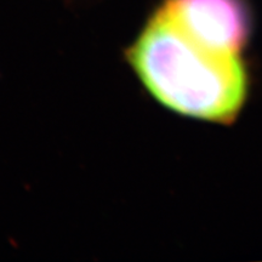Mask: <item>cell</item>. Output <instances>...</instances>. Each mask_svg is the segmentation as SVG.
<instances>
[{
	"instance_id": "1",
	"label": "cell",
	"mask_w": 262,
	"mask_h": 262,
	"mask_svg": "<svg viewBox=\"0 0 262 262\" xmlns=\"http://www.w3.org/2000/svg\"><path fill=\"white\" fill-rule=\"evenodd\" d=\"M126 57L149 93L183 116L229 123L243 107L248 75L241 55L193 40L159 10Z\"/></svg>"
},
{
	"instance_id": "2",
	"label": "cell",
	"mask_w": 262,
	"mask_h": 262,
	"mask_svg": "<svg viewBox=\"0 0 262 262\" xmlns=\"http://www.w3.org/2000/svg\"><path fill=\"white\" fill-rule=\"evenodd\" d=\"M158 10L193 40L231 54H241L250 33L244 0H164Z\"/></svg>"
}]
</instances>
